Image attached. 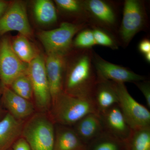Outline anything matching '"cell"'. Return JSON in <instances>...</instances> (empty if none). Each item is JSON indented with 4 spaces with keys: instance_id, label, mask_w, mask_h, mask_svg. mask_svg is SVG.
Listing matches in <instances>:
<instances>
[{
    "instance_id": "obj_1",
    "label": "cell",
    "mask_w": 150,
    "mask_h": 150,
    "mask_svg": "<svg viewBox=\"0 0 150 150\" xmlns=\"http://www.w3.org/2000/svg\"><path fill=\"white\" fill-rule=\"evenodd\" d=\"M76 50L70 59L67 56L63 92L73 96L91 98L97 80L93 63V51Z\"/></svg>"
},
{
    "instance_id": "obj_2",
    "label": "cell",
    "mask_w": 150,
    "mask_h": 150,
    "mask_svg": "<svg viewBox=\"0 0 150 150\" xmlns=\"http://www.w3.org/2000/svg\"><path fill=\"white\" fill-rule=\"evenodd\" d=\"M97 112L91 98L72 96L62 93L52 103L48 112L55 124L72 127L86 115Z\"/></svg>"
},
{
    "instance_id": "obj_3",
    "label": "cell",
    "mask_w": 150,
    "mask_h": 150,
    "mask_svg": "<svg viewBox=\"0 0 150 150\" xmlns=\"http://www.w3.org/2000/svg\"><path fill=\"white\" fill-rule=\"evenodd\" d=\"M21 137L32 150H53L55 124L48 112L36 111L25 121Z\"/></svg>"
},
{
    "instance_id": "obj_4",
    "label": "cell",
    "mask_w": 150,
    "mask_h": 150,
    "mask_svg": "<svg viewBox=\"0 0 150 150\" xmlns=\"http://www.w3.org/2000/svg\"><path fill=\"white\" fill-rule=\"evenodd\" d=\"M89 25L87 23L64 22L55 29L40 31L38 36L46 54L59 53L67 54L71 50L75 35Z\"/></svg>"
},
{
    "instance_id": "obj_5",
    "label": "cell",
    "mask_w": 150,
    "mask_h": 150,
    "mask_svg": "<svg viewBox=\"0 0 150 150\" xmlns=\"http://www.w3.org/2000/svg\"><path fill=\"white\" fill-rule=\"evenodd\" d=\"M27 74L32 84L33 103L36 111L49 112L52 98L43 56L40 54L28 65Z\"/></svg>"
},
{
    "instance_id": "obj_6",
    "label": "cell",
    "mask_w": 150,
    "mask_h": 150,
    "mask_svg": "<svg viewBox=\"0 0 150 150\" xmlns=\"http://www.w3.org/2000/svg\"><path fill=\"white\" fill-rule=\"evenodd\" d=\"M147 21L144 2L139 0L125 1L118 32L124 46H128L135 35L145 28Z\"/></svg>"
},
{
    "instance_id": "obj_7",
    "label": "cell",
    "mask_w": 150,
    "mask_h": 150,
    "mask_svg": "<svg viewBox=\"0 0 150 150\" xmlns=\"http://www.w3.org/2000/svg\"><path fill=\"white\" fill-rule=\"evenodd\" d=\"M114 83L118 106L132 130L150 126V112L148 108L131 96L125 84Z\"/></svg>"
},
{
    "instance_id": "obj_8",
    "label": "cell",
    "mask_w": 150,
    "mask_h": 150,
    "mask_svg": "<svg viewBox=\"0 0 150 150\" xmlns=\"http://www.w3.org/2000/svg\"><path fill=\"white\" fill-rule=\"evenodd\" d=\"M28 65L22 62L12 48L10 37H0V81L9 87L17 78L27 73Z\"/></svg>"
},
{
    "instance_id": "obj_9",
    "label": "cell",
    "mask_w": 150,
    "mask_h": 150,
    "mask_svg": "<svg viewBox=\"0 0 150 150\" xmlns=\"http://www.w3.org/2000/svg\"><path fill=\"white\" fill-rule=\"evenodd\" d=\"M12 31H17L28 38L32 36L26 5L23 1L11 2L8 8L0 18V37Z\"/></svg>"
},
{
    "instance_id": "obj_10",
    "label": "cell",
    "mask_w": 150,
    "mask_h": 150,
    "mask_svg": "<svg viewBox=\"0 0 150 150\" xmlns=\"http://www.w3.org/2000/svg\"><path fill=\"white\" fill-rule=\"evenodd\" d=\"M84 4L90 25H95L112 32L117 28L118 16L115 6L103 0H84Z\"/></svg>"
},
{
    "instance_id": "obj_11",
    "label": "cell",
    "mask_w": 150,
    "mask_h": 150,
    "mask_svg": "<svg viewBox=\"0 0 150 150\" xmlns=\"http://www.w3.org/2000/svg\"><path fill=\"white\" fill-rule=\"evenodd\" d=\"M93 63L97 78L116 83H134L145 80L144 76L138 74L126 67L115 64L103 59L93 51Z\"/></svg>"
},
{
    "instance_id": "obj_12",
    "label": "cell",
    "mask_w": 150,
    "mask_h": 150,
    "mask_svg": "<svg viewBox=\"0 0 150 150\" xmlns=\"http://www.w3.org/2000/svg\"><path fill=\"white\" fill-rule=\"evenodd\" d=\"M67 54L51 53L47 54L44 58L45 69L51 92L52 103L63 92Z\"/></svg>"
},
{
    "instance_id": "obj_13",
    "label": "cell",
    "mask_w": 150,
    "mask_h": 150,
    "mask_svg": "<svg viewBox=\"0 0 150 150\" xmlns=\"http://www.w3.org/2000/svg\"><path fill=\"white\" fill-rule=\"evenodd\" d=\"M99 114L105 131L123 142H128L133 130L127 123L118 104Z\"/></svg>"
},
{
    "instance_id": "obj_14",
    "label": "cell",
    "mask_w": 150,
    "mask_h": 150,
    "mask_svg": "<svg viewBox=\"0 0 150 150\" xmlns=\"http://www.w3.org/2000/svg\"><path fill=\"white\" fill-rule=\"evenodd\" d=\"M1 103L6 111L20 121H25L36 112L33 102L17 94L8 87L4 88Z\"/></svg>"
},
{
    "instance_id": "obj_15",
    "label": "cell",
    "mask_w": 150,
    "mask_h": 150,
    "mask_svg": "<svg viewBox=\"0 0 150 150\" xmlns=\"http://www.w3.org/2000/svg\"><path fill=\"white\" fill-rule=\"evenodd\" d=\"M91 99L98 114L118 104V96L114 82L97 78Z\"/></svg>"
},
{
    "instance_id": "obj_16",
    "label": "cell",
    "mask_w": 150,
    "mask_h": 150,
    "mask_svg": "<svg viewBox=\"0 0 150 150\" xmlns=\"http://www.w3.org/2000/svg\"><path fill=\"white\" fill-rule=\"evenodd\" d=\"M72 127L85 145L104 131L100 115L97 112L86 115Z\"/></svg>"
},
{
    "instance_id": "obj_17",
    "label": "cell",
    "mask_w": 150,
    "mask_h": 150,
    "mask_svg": "<svg viewBox=\"0 0 150 150\" xmlns=\"http://www.w3.org/2000/svg\"><path fill=\"white\" fill-rule=\"evenodd\" d=\"M24 122L17 120L7 112L0 120V150L10 149L21 137Z\"/></svg>"
},
{
    "instance_id": "obj_18",
    "label": "cell",
    "mask_w": 150,
    "mask_h": 150,
    "mask_svg": "<svg viewBox=\"0 0 150 150\" xmlns=\"http://www.w3.org/2000/svg\"><path fill=\"white\" fill-rule=\"evenodd\" d=\"M53 150H86L72 127L55 124V137Z\"/></svg>"
},
{
    "instance_id": "obj_19",
    "label": "cell",
    "mask_w": 150,
    "mask_h": 150,
    "mask_svg": "<svg viewBox=\"0 0 150 150\" xmlns=\"http://www.w3.org/2000/svg\"><path fill=\"white\" fill-rule=\"evenodd\" d=\"M11 46L18 57L26 64H28L40 55L37 49L30 42L29 38L18 33L10 37Z\"/></svg>"
},
{
    "instance_id": "obj_20",
    "label": "cell",
    "mask_w": 150,
    "mask_h": 150,
    "mask_svg": "<svg viewBox=\"0 0 150 150\" xmlns=\"http://www.w3.org/2000/svg\"><path fill=\"white\" fill-rule=\"evenodd\" d=\"M33 13L35 20L43 25L56 23L58 14L54 3L50 0H37L33 5Z\"/></svg>"
},
{
    "instance_id": "obj_21",
    "label": "cell",
    "mask_w": 150,
    "mask_h": 150,
    "mask_svg": "<svg viewBox=\"0 0 150 150\" xmlns=\"http://www.w3.org/2000/svg\"><path fill=\"white\" fill-rule=\"evenodd\" d=\"M86 150H128L127 143L104 131L86 145Z\"/></svg>"
},
{
    "instance_id": "obj_22",
    "label": "cell",
    "mask_w": 150,
    "mask_h": 150,
    "mask_svg": "<svg viewBox=\"0 0 150 150\" xmlns=\"http://www.w3.org/2000/svg\"><path fill=\"white\" fill-rule=\"evenodd\" d=\"M54 3L59 10L63 13L76 18L81 23H87L90 25L83 1L55 0Z\"/></svg>"
},
{
    "instance_id": "obj_23",
    "label": "cell",
    "mask_w": 150,
    "mask_h": 150,
    "mask_svg": "<svg viewBox=\"0 0 150 150\" xmlns=\"http://www.w3.org/2000/svg\"><path fill=\"white\" fill-rule=\"evenodd\" d=\"M127 144L128 150H150V126L133 130Z\"/></svg>"
},
{
    "instance_id": "obj_24",
    "label": "cell",
    "mask_w": 150,
    "mask_h": 150,
    "mask_svg": "<svg viewBox=\"0 0 150 150\" xmlns=\"http://www.w3.org/2000/svg\"><path fill=\"white\" fill-rule=\"evenodd\" d=\"M8 87L20 96L33 102V88L27 73L16 79Z\"/></svg>"
},
{
    "instance_id": "obj_25",
    "label": "cell",
    "mask_w": 150,
    "mask_h": 150,
    "mask_svg": "<svg viewBox=\"0 0 150 150\" xmlns=\"http://www.w3.org/2000/svg\"><path fill=\"white\" fill-rule=\"evenodd\" d=\"M96 45H99L116 50L118 48V42L111 32L95 25H91Z\"/></svg>"
},
{
    "instance_id": "obj_26",
    "label": "cell",
    "mask_w": 150,
    "mask_h": 150,
    "mask_svg": "<svg viewBox=\"0 0 150 150\" xmlns=\"http://www.w3.org/2000/svg\"><path fill=\"white\" fill-rule=\"evenodd\" d=\"M96 46L91 28L88 27L80 30L73 40L72 46L76 49H91Z\"/></svg>"
},
{
    "instance_id": "obj_27",
    "label": "cell",
    "mask_w": 150,
    "mask_h": 150,
    "mask_svg": "<svg viewBox=\"0 0 150 150\" xmlns=\"http://www.w3.org/2000/svg\"><path fill=\"white\" fill-rule=\"evenodd\" d=\"M134 84L142 92L144 97L146 103L149 108H150V82L149 81L145 80L140 81L134 83Z\"/></svg>"
},
{
    "instance_id": "obj_28",
    "label": "cell",
    "mask_w": 150,
    "mask_h": 150,
    "mask_svg": "<svg viewBox=\"0 0 150 150\" xmlns=\"http://www.w3.org/2000/svg\"><path fill=\"white\" fill-rule=\"evenodd\" d=\"M11 149L12 150H32L27 142L22 137L14 143Z\"/></svg>"
},
{
    "instance_id": "obj_29",
    "label": "cell",
    "mask_w": 150,
    "mask_h": 150,
    "mask_svg": "<svg viewBox=\"0 0 150 150\" xmlns=\"http://www.w3.org/2000/svg\"><path fill=\"white\" fill-rule=\"evenodd\" d=\"M139 51L142 54H145L150 52V41L149 39L145 38L140 42L138 46Z\"/></svg>"
},
{
    "instance_id": "obj_30",
    "label": "cell",
    "mask_w": 150,
    "mask_h": 150,
    "mask_svg": "<svg viewBox=\"0 0 150 150\" xmlns=\"http://www.w3.org/2000/svg\"><path fill=\"white\" fill-rule=\"evenodd\" d=\"M4 87L1 81H0V120L4 116L7 112L6 110L3 108L1 103L2 95L3 90H4Z\"/></svg>"
},
{
    "instance_id": "obj_31",
    "label": "cell",
    "mask_w": 150,
    "mask_h": 150,
    "mask_svg": "<svg viewBox=\"0 0 150 150\" xmlns=\"http://www.w3.org/2000/svg\"><path fill=\"white\" fill-rule=\"evenodd\" d=\"M10 2L4 0H0V18L8 8Z\"/></svg>"
},
{
    "instance_id": "obj_32",
    "label": "cell",
    "mask_w": 150,
    "mask_h": 150,
    "mask_svg": "<svg viewBox=\"0 0 150 150\" xmlns=\"http://www.w3.org/2000/svg\"><path fill=\"white\" fill-rule=\"evenodd\" d=\"M144 57L146 62L148 63H150V52L144 54Z\"/></svg>"
},
{
    "instance_id": "obj_33",
    "label": "cell",
    "mask_w": 150,
    "mask_h": 150,
    "mask_svg": "<svg viewBox=\"0 0 150 150\" xmlns=\"http://www.w3.org/2000/svg\"><path fill=\"white\" fill-rule=\"evenodd\" d=\"M7 150H12V149L11 148L10 149H8Z\"/></svg>"
}]
</instances>
